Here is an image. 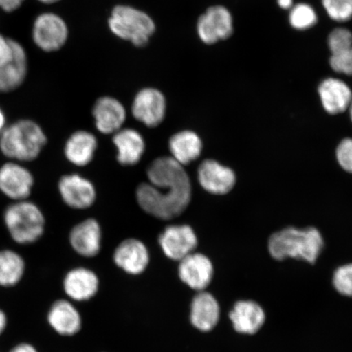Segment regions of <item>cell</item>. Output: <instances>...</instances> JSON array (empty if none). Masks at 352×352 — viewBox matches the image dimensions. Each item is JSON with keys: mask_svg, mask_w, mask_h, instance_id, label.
Segmentation results:
<instances>
[{"mask_svg": "<svg viewBox=\"0 0 352 352\" xmlns=\"http://www.w3.org/2000/svg\"><path fill=\"white\" fill-rule=\"evenodd\" d=\"M148 182L136 189V199L143 210L164 220L179 217L191 201L190 178L184 166L171 157H160L148 167Z\"/></svg>", "mask_w": 352, "mask_h": 352, "instance_id": "1", "label": "cell"}, {"mask_svg": "<svg viewBox=\"0 0 352 352\" xmlns=\"http://www.w3.org/2000/svg\"><path fill=\"white\" fill-rule=\"evenodd\" d=\"M47 142L41 126L32 120H19L0 134V152L10 161L25 164L41 156Z\"/></svg>", "mask_w": 352, "mask_h": 352, "instance_id": "2", "label": "cell"}, {"mask_svg": "<svg viewBox=\"0 0 352 352\" xmlns=\"http://www.w3.org/2000/svg\"><path fill=\"white\" fill-rule=\"evenodd\" d=\"M324 248V240L315 228H287L274 233L268 241V252L276 261L293 258L314 264Z\"/></svg>", "mask_w": 352, "mask_h": 352, "instance_id": "3", "label": "cell"}, {"mask_svg": "<svg viewBox=\"0 0 352 352\" xmlns=\"http://www.w3.org/2000/svg\"><path fill=\"white\" fill-rule=\"evenodd\" d=\"M4 226L12 241L19 245H32L44 234L46 219L39 206L28 200L12 201L3 211Z\"/></svg>", "mask_w": 352, "mask_h": 352, "instance_id": "4", "label": "cell"}, {"mask_svg": "<svg viewBox=\"0 0 352 352\" xmlns=\"http://www.w3.org/2000/svg\"><path fill=\"white\" fill-rule=\"evenodd\" d=\"M107 23L110 32L117 38L138 47L147 46L156 32V23L151 15L127 4L114 6Z\"/></svg>", "mask_w": 352, "mask_h": 352, "instance_id": "5", "label": "cell"}, {"mask_svg": "<svg viewBox=\"0 0 352 352\" xmlns=\"http://www.w3.org/2000/svg\"><path fill=\"white\" fill-rule=\"evenodd\" d=\"M69 36V26L57 13L44 12L35 17L32 37L38 50L47 54L58 52L65 46Z\"/></svg>", "mask_w": 352, "mask_h": 352, "instance_id": "6", "label": "cell"}, {"mask_svg": "<svg viewBox=\"0 0 352 352\" xmlns=\"http://www.w3.org/2000/svg\"><path fill=\"white\" fill-rule=\"evenodd\" d=\"M196 30L198 38L206 45L227 41L234 32L232 13L223 6H210L198 17Z\"/></svg>", "mask_w": 352, "mask_h": 352, "instance_id": "7", "label": "cell"}, {"mask_svg": "<svg viewBox=\"0 0 352 352\" xmlns=\"http://www.w3.org/2000/svg\"><path fill=\"white\" fill-rule=\"evenodd\" d=\"M34 186V175L23 164L10 161L0 166V192L12 201L29 199Z\"/></svg>", "mask_w": 352, "mask_h": 352, "instance_id": "8", "label": "cell"}, {"mask_svg": "<svg viewBox=\"0 0 352 352\" xmlns=\"http://www.w3.org/2000/svg\"><path fill=\"white\" fill-rule=\"evenodd\" d=\"M166 96L157 88H142L135 96L131 112L136 120L148 127H156L164 122L166 113Z\"/></svg>", "mask_w": 352, "mask_h": 352, "instance_id": "9", "label": "cell"}, {"mask_svg": "<svg viewBox=\"0 0 352 352\" xmlns=\"http://www.w3.org/2000/svg\"><path fill=\"white\" fill-rule=\"evenodd\" d=\"M158 243L167 258L179 262L195 252L198 239L192 227L175 224L165 228L158 237Z\"/></svg>", "mask_w": 352, "mask_h": 352, "instance_id": "10", "label": "cell"}, {"mask_svg": "<svg viewBox=\"0 0 352 352\" xmlns=\"http://www.w3.org/2000/svg\"><path fill=\"white\" fill-rule=\"evenodd\" d=\"M214 274L213 263L204 254L195 252L179 261V280L195 292L208 289Z\"/></svg>", "mask_w": 352, "mask_h": 352, "instance_id": "11", "label": "cell"}, {"mask_svg": "<svg viewBox=\"0 0 352 352\" xmlns=\"http://www.w3.org/2000/svg\"><path fill=\"white\" fill-rule=\"evenodd\" d=\"M58 190L65 204L73 209L89 208L96 198L94 184L78 174L63 175L58 182Z\"/></svg>", "mask_w": 352, "mask_h": 352, "instance_id": "12", "label": "cell"}, {"mask_svg": "<svg viewBox=\"0 0 352 352\" xmlns=\"http://www.w3.org/2000/svg\"><path fill=\"white\" fill-rule=\"evenodd\" d=\"M113 259L118 267L126 274L138 276L144 274L151 262L147 246L135 239L122 241L114 250Z\"/></svg>", "mask_w": 352, "mask_h": 352, "instance_id": "13", "label": "cell"}, {"mask_svg": "<svg viewBox=\"0 0 352 352\" xmlns=\"http://www.w3.org/2000/svg\"><path fill=\"white\" fill-rule=\"evenodd\" d=\"M197 178L202 188L214 195H227L236 184L234 171L212 160H206L198 166Z\"/></svg>", "mask_w": 352, "mask_h": 352, "instance_id": "14", "label": "cell"}, {"mask_svg": "<svg viewBox=\"0 0 352 352\" xmlns=\"http://www.w3.org/2000/svg\"><path fill=\"white\" fill-rule=\"evenodd\" d=\"M220 305L212 294L204 292H196L190 303L189 320L198 331L208 333L217 327L220 320Z\"/></svg>", "mask_w": 352, "mask_h": 352, "instance_id": "15", "label": "cell"}, {"mask_svg": "<svg viewBox=\"0 0 352 352\" xmlns=\"http://www.w3.org/2000/svg\"><path fill=\"white\" fill-rule=\"evenodd\" d=\"M99 276L89 268H73L65 274L63 289L70 300L85 302L94 298L99 292Z\"/></svg>", "mask_w": 352, "mask_h": 352, "instance_id": "16", "label": "cell"}, {"mask_svg": "<svg viewBox=\"0 0 352 352\" xmlns=\"http://www.w3.org/2000/svg\"><path fill=\"white\" fill-rule=\"evenodd\" d=\"M96 129L100 133H116L122 129L126 118V111L123 104L113 96H104L96 101L92 108Z\"/></svg>", "mask_w": 352, "mask_h": 352, "instance_id": "17", "label": "cell"}, {"mask_svg": "<svg viewBox=\"0 0 352 352\" xmlns=\"http://www.w3.org/2000/svg\"><path fill=\"white\" fill-rule=\"evenodd\" d=\"M47 320L51 328L64 337L76 336L82 327L80 312L67 299H58L52 303Z\"/></svg>", "mask_w": 352, "mask_h": 352, "instance_id": "18", "label": "cell"}, {"mask_svg": "<svg viewBox=\"0 0 352 352\" xmlns=\"http://www.w3.org/2000/svg\"><path fill=\"white\" fill-rule=\"evenodd\" d=\"M101 228L94 219H88L74 226L70 231V245L81 256H96L101 249Z\"/></svg>", "mask_w": 352, "mask_h": 352, "instance_id": "19", "label": "cell"}, {"mask_svg": "<svg viewBox=\"0 0 352 352\" xmlns=\"http://www.w3.org/2000/svg\"><path fill=\"white\" fill-rule=\"evenodd\" d=\"M230 318L235 331L252 336L262 329L266 320L263 308L253 300L237 301L230 312Z\"/></svg>", "mask_w": 352, "mask_h": 352, "instance_id": "20", "label": "cell"}, {"mask_svg": "<svg viewBox=\"0 0 352 352\" xmlns=\"http://www.w3.org/2000/svg\"><path fill=\"white\" fill-rule=\"evenodd\" d=\"M28 52L15 39L14 56L10 63L0 66V94L19 89L28 78Z\"/></svg>", "mask_w": 352, "mask_h": 352, "instance_id": "21", "label": "cell"}, {"mask_svg": "<svg viewBox=\"0 0 352 352\" xmlns=\"http://www.w3.org/2000/svg\"><path fill=\"white\" fill-rule=\"evenodd\" d=\"M318 94L325 111L332 116L345 112L350 107L352 91L340 79L325 78L319 85Z\"/></svg>", "mask_w": 352, "mask_h": 352, "instance_id": "22", "label": "cell"}, {"mask_svg": "<svg viewBox=\"0 0 352 352\" xmlns=\"http://www.w3.org/2000/svg\"><path fill=\"white\" fill-rule=\"evenodd\" d=\"M113 142L117 148V160L121 165L129 166L139 164L145 151L144 140L139 131L122 129L113 134Z\"/></svg>", "mask_w": 352, "mask_h": 352, "instance_id": "23", "label": "cell"}, {"mask_svg": "<svg viewBox=\"0 0 352 352\" xmlns=\"http://www.w3.org/2000/svg\"><path fill=\"white\" fill-rule=\"evenodd\" d=\"M98 144V140L91 132H74L65 144L66 160L77 166H85L94 160Z\"/></svg>", "mask_w": 352, "mask_h": 352, "instance_id": "24", "label": "cell"}, {"mask_svg": "<svg viewBox=\"0 0 352 352\" xmlns=\"http://www.w3.org/2000/svg\"><path fill=\"white\" fill-rule=\"evenodd\" d=\"M202 144L200 136L192 131H182L171 136L169 149L171 157L180 165L187 166L200 157Z\"/></svg>", "mask_w": 352, "mask_h": 352, "instance_id": "25", "label": "cell"}, {"mask_svg": "<svg viewBox=\"0 0 352 352\" xmlns=\"http://www.w3.org/2000/svg\"><path fill=\"white\" fill-rule=\"evenodd\" d=\"M25 272V262L21 254L12 250H0V286L13 287L20 283Z\"/></svg>", "mask_w": 352, "mask_h": 352, "instance_id": "26", "label": "cell"}, {"mask_svg": "<svg viewBox=\"0 0 352 352\" xmlns=\"http://www.w3.org/2000/svg\"><path fill=\"white\" fill-rule=\"evenodd\" d=\"M290 25L297 30H307L318 23V16L309 4L302 3L290 8L289 15Z\"/></svg>", "mask_w": 352, "mask_h": 352, "instance_id": "27", "label": "cell"}, {"mask_svg": "<svg viewBox=\"0 0 352 352\" xmlns=\"http://www.w3.org/2000/svg\"><path fill=\"white\" fill-rule=\"evenodd\" d=\"M321 2L333 21L346 22L352 19V0H321Z\"/></svg>", "mask_w": 352, "mask_h": 352, "instance_id": "28", "label": "cell"}, {"mask_svg": "<svg viewBox=\"0 0 352 352\" xmlns=\"http://www.w3.org/2000/svg\"><path fill=\"white\" fill-rule=\"evenodd\" d=\"M333 285L338 293L352 298V263L337 268L333 276Z\"/></svg>", "mask_w": 352, "mask_h": 352, "instance_id": "29", "label": "cell"}, {"mask_svg": "<svg viewBox=\"0 0 352 352\" xmlns=\"http://www.w3.org/2000/svg\"><path fill=\"white\" fill-rule=\"evenodd\" d=\"M327 43L331 55L340 54L352 46V32L346 28L334 29L329 34Z\"/></svg>", "mask_w": 352, "mask_h": 352, "instance_id": "30", "label": "cell"}, {"mask_svg": "<svg viewBox=\"0 0 352 352\" xmlns=\"http://www.w3.org/2000/svg\"><path fill=\"white\" fill-rule=\"evenodd\" d=\"M329 63L334 72L352 76V46L340 54L330 56Z\"/></svg>", "mask_w": 352, "mask_h": 352, "instance_id": "31", "label": "cell"}, {"mask_svg": "<svg viewBox=\"0 0 352 352\" xmlns=\"http://www.w3.org/2000/svg\"><path fill=\"white\" fill-rule=\"evenodd\" d=\"M336 157L342 168L352 174V139H344L338 144Z\"/></svg>", "mask_w": 352, "mask_h": 352, "instance_id": "32", "label": "cell"}, {"mask_svg": "<svg viewBox=\"0 0 352 352\" xmlns=\"http://www.w3.org/2000/svg\"><path fill=\"white\" fill-rule=\"evenodd\" d=\"M15 39L0 33V66L10 63L14 56Z\"/></svg>", "mask_w": 352, "mask_h": 352, "instance_id": "33", "label": "cell"}, {"mask_svg": "<svg viewBox=\"0 0 352 352\" xmlns=\"http://www.w3.org/2000/svg\"><path fill=\"white\" fill-rule=\"evenodd\" d=\"M25 0H0V10L11 13L19 10Z\"/></svg>", "mask_w": 352, "mask_h": 352, "instance_id": "34", "label": "cell"}, {"mask_svg": "<svg viewBox=\"0 0 352 352\" xmlns=\"http://www.w3.org/2000/svg\"><path fill=\"white\" fill-rule=\"evenodd\" d=\"M10 352H38L34 345L28 342H21L13 346Z\"/></svg>", "mask_w": 352, "mask_h": 352, "instance_id": "35", "label": "cell"}, {"mask_svg": "<svg viewBox=\"0 0 352 352\" xmlns=\"http://www.w3.org/2000/svg\"><path fill=\"white\" fill-rule=\"evenodd\" d=\"M8 327V318L6 312L0 309V336H2Z\"/></svg>", "mask_w": 352, "mask_h": 352, "instance_id": "36", "label": "cell"}, {"mask_svg": "<svg viewBox=\"0 0 352 352\" xmlns=\"http://www.w3.org/2000/svg\"><path fill=\"white\" fill-rule=\"evenodd\" d=\"M8 126L7 117L4 110L0 107V134L2 133L4 129Z\"/></svg>", "mask_w": 352, "mask_h": 352, "instance_id": "37", "label": "cell"}, {"mask_svg": "<svg viewBox=\"0 0 352 352\" xmlns=\"http://www.w3.org/2000/svg\"><path fill=\"white\" fill-rule=\"evenodd\" d=\"M277 3L283 10H290L293 7V0H277Z\"/></svg>", "mask_w": 352, "mask_h": 352, "instance_id": "38", "label": "cell"}, {"mask_svg": "<svg viewBox=\"0 0 352 352\" xmlns=\"http://www.w3.org/2000/svg\"><path fill=\"white\" fill-rule=\"evenodd\" d=\"M37 1L43 4H47V6H50V4H54L60 2V0H37Z\"/></svg>", "mask_w": 352, "mask_h": 352, "instance_id": "39", "label": "cell"}, {"mask_svg": "<svg viewBox=\"0 0 352 352\" xmlns=\"http://www.w3.org/2000/svg\"><path fill=\"white\" fill-rule=\"evenodd\" d=\"M349 113H350L351 120L352 122V99H351L350 107H349Z\"/></svg>", "mask_w": 352, "mask_h": 352, "instance_id": "40", "label": "cell"}]
</instances>
